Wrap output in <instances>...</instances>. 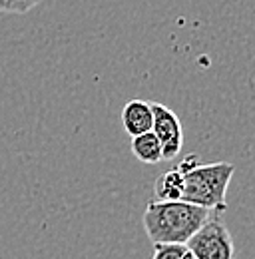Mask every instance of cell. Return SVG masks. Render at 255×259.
I'll list each match as a JSON object with an SVG mask.
<instances>
[{
	"instance_id": "obj_1",
	"label": "cell",
	"mask_w": 255,
	"mask_h": 259,
	"mask_svg": "<svg viewBox=\"0 0 255 259\" xmlns=\"http://www.w3.org/2000/svg\"><path fill=\"white\" fill-rule=\"evenodd\" d=\"M209 220V209L178 201H150L142 224L152 243H188L190 237Z\"/></svg>"
},
{
	"instance_id": "obj_3",
	"label": "cell",
	"mask_w": 255,
	"mask_h": 259,
	"mask_svg": "<svg viewBox=\"0 0 255 259\" xmlns=\"http://www.w3.org/2000/svg\"><path fill=\"white\" fill-rule=\"evenodd\" d=\"M195 259H235V243L222 220H207L186 243Z\"/></svg>"
},
{
	"instance_id": "obj_9",
	"label": "cell",
	"mask_w": 255,
	"mask_h": 259,
	"mask_svg": "<svg viewBox=\"0 0 255 259\" xmlns=\"http://www.w3.org/2000/svg\"><path fill=\"white\" fill-rule=\"evenodd\" d=\"M42 0H0V12L4 14H26Z\"/></svg>"
},
{
	"instance_id": "obj_5",
	"label": "cell",
	"mask_w": 255,
	"mask_h": 259,
	"mask_svg": "<svg viewBox=\"0 0 255 259\" xmlns=\"http://www.w3.org/2000/svg\"><path fill=\"white\" fill-rule=\"evenodd\" d=\"M154 124V114H152V102L134 98L130 100L124 110H122V126L128 136L136 138L140 134H146L152 130Z\"/></svg>"
},
{
	"instance_id": "obj_7",
	"label": "cell",
	"mask_w": 255,
	"mask_h": 259,
	"mask_svg": "<svg viewBox=\"0 0 255 259\" xmlns=\"http://www.w3.org/2000/svg\"><path fill=\"white\" fill-rule=\"evenodd\" d=\"M184 194V176L174 167L154 182V195L158 201H178Z\"/></svg>"
},
{
	"instance_id": "obj_10",
	"label": "cell",
	"mask_w": 255,
	"mask_h": 259,
	"mask_svg": "<svg viewBox=\"0 0 255 259\" xmlns=\"http://www.w3.org/2000/svg\"><path fill=\"white\" fill-rule=\"evenodd\" d=\"M197 163H199V162H197V156H188L186 160H182V162L176 165V169H178V171H180V174L184 176L186 171H190L191 167H195Z\"/></svg>"
},
{
	"instance_id": "obj_2",
	"label": "cell",
	"mask_w": 255,
	"mask_h": 259,
	"mask_svg": "<svg viewBox=\"0 0 255 259\" xmlns=\"http://www.w3.org/2000/svg\"><path fill=\"white\" fill-rule=\"evenodd\" d=\"M235 174V165L229 162L197 163L190 171L184 174V194L182 199L205 207L222 211L227 207L225 195L229 182Z\"/></svg>"
},
{
	"instance_id": "obj_6",
	"label": "cell",
	"mask_w": 255,
	"mask_h": 259,
	"mask_svg": "<svg viewBox=\"0 0 255 259\" xmlns=\"http://www.w3.org/2000/svg\"><path fill=\"white\" fill-rule=\"evenodd\" d=\"M132 154L136 156V160H140L142 163L163 162L161 144H159V140L156 138V134L152 130L132 138Z\"/></svg>"
},
{
	"instance_id": "obj_4",
	"label": "cell",
	"mask_w": 255,
	"mask_h": 259,
	"mask_svg": "<svg viewBox=\"0 0 255 259\" xmlns=\"http://www.w3.org/2000/svg\"><path fill=\"white\" fill-rule=\"evenodd\" d=\"M152 114H154V124L152 132L161 144V156L163 162H174L182 148H184V128L178 118V114L158 102H152Z\"/></svg>"
},
{
	"instance_id": "obj_8",
	"label": "cell",
	"mask_w": 255,
	"mask_h": 259,
	"mask_svg": "<svg viewBox=\"0 0 255 259\" xmlns=\"http://www.w3.org/2000/svg\"><path fill=\"white\" fill-rule=\"evenodd\" d=\"M152 259H195L186 243H156Z\"/></svg>"
}]
</instances>
